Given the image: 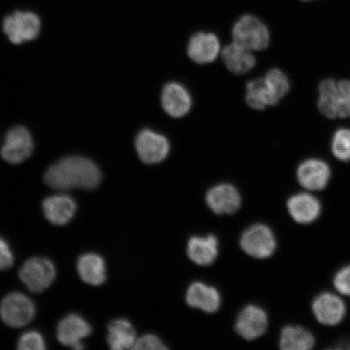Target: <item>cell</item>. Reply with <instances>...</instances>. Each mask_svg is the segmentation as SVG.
<instances>
[{"instance_id":"obj_26","label":"cell","mask_w":350,"mask_h":350,"mask_svg":"<svg viewBox=\"0 0 350 350\" xmlns=\"http://www.w3.org/2000/svg\"><path fill=\"white\" fill-rule=\"evenodd\" d=\"M264 79L267 85L279 100L283 98L290 91V81L281 70L277 68L270 70Z\"/></svg>"},{"instance_id":"obj_23","label":"cell","mask_w":350,"mask_h":350,"mask_svg":"<svg viewBox=\"0 0 350 350\" xmlns=\"http://www.w3.org/2000/svg\"><path fill=\"white\" fill-rule=\"evenodd\" d=\"M137 339V332L128 319H118L109 323L107 343L111 349H133Z\"/></svg>"},{"instance_id":"obj_14","label":"cell","mask_w":350,"mask_h":350,"mask_svg":"<svg viewBox=\"0 0 350 350\" xmlns=\"http://www.w3.org/2000/svg\"><path fill=\"white\" fill-rule=\"evenodd\" d=\"M312 310L317 321L327 326L338 325L347 312L344 301L331 293H323L317 296L313 301Z\"/></svg>"},{"instance_id":"obj_8","label":"cell","mask_w":350,"mask_h":350,"mask_svg":"<svg viewBox=\"0 0 350 350\" xmlns=\"http://www.w3.org/2000/svg\"><path fill=\"white\" fill-rule=\"evenodd\" d=\"M135 148L144 163L154 165L168 157L170 148L165 135L150 129H144L135 139Z\"/></svg>"},{"instance_id":"obj_15","label":"cell","mask_w":350,"mask_h":350,"mask_svg":"<svg viewBox=\"0 0 350 350\" xmlns=\"http://www.w3.org/2000/svg\"><path fill=\"white\" fill-rule=\"evenodd\" d=\"M185 299L191 308L201 310L208 314L217 312L221 305L220 292L215 287L201 282L190 284Z\"/></svg>"},{"instance_id":"obj_18","label":"cell","mask_w":350,"mask_h":350,"mask_svg":"<svg viewBox=\"0 0 350 350\" xmlns=\"http://www.w3.org/2000/svg\"><path fill=\"white\" fill-rule=\"evenodd\" d=\"M187 256L200 266H208L219 255V241L215 235L192 236L187 242Z\"/></svg>"},{"instance_id":"obj_17","label":"cell","mask_w":350,"mask_h":350,"mask_svg":"<svg viewBox=\"0 0 350 350\" xmlns=\"http://www.w3.org/2000/svg\"><path fill=\"white\" fill-rule=\"evenodd\" d=\"M161 99L164 111L174 118L185 116L192 105L189 92L177 82H170L164 86Z\"/></svg>"},{"instance_id":"obj_22","label":"cell","mask_w":350,"mask_h":350,"mask_svg":"<svg viewBox=\"0 0 350 350\" xmlns=\"http://www.w3.org/2000/svg\"><path fill=\"white\" fill-rule=\"evenodd\" d=\"M78 273L85 283L98 286L106 282V266L98 254L87 253L79 258Z\"/></svg>"},{"instance_id":"obj_6","label":"cell","mask_w":350,"mask_h":350,"mask_svg":"<svg viewBox=\"0 0 350 350\" xmlns=\"http://www.w3.org/2000/svg\"><path fill=\"white\" fill-rule=\"evenodd\" d=\"M35 306L29 297L21 293H12L0 304V317L8 326L21 327L31 322L34 318Z\"/></svg>"},{"instance_id":"obj_1","label":"cell","mask_w":350,"mask_h":350,"mask_svg":"<svg viewBox=\"0 0 350 350\" xmlns=\"http://www.w3.org/2000/svg\"><path fill=\"white\" fill-rule=\"evenodd\" d=\"M102 179V174L96 164L83 157H68L52 165L45 174L48 186L59 191L81 188L93 190Z\"/></svg>"},{"instance_id":"obj_30","label":"cell","mask_w":350,"mask_h":350,"mask_svg":"<svg viewBox=\"0 0 350 350\" xmlns=\"http://www.w3.org/2000/svg\"><path fill=\"white\" fill-rule=\"evenodd\" d=\"M334 284L341 295L350 296V265L344 267L336 273Z\"/></svg>"},{"instance_id":"obj_28","label":"cell","mask_w":350,"mask_h":350,"mask_svg":"<svg viewBox=\"0 0 350 350\" xmlns=\"http://www.w3.org/2000/svg\"><path fill=\"white\" fill-rule=\"evenodd\" d=\"M18 349L21 350H43L46 349L45 340L42 336L36 331L25 332L19 340Z\"/></svg>"},{"instance_id":"obj_31","label":"cell","mask_w":350,"mask_h":350,"mask_svg":"<svg viewBox=\"0 0 350 350\" xmlns=\"http://www.w3.org/2000/svg\"><path fill=\"white\" fill-rule=\"evenodd\" d=\"M14 262L10 245L0 238V271L10 269Z\"/></svg>"},{"instance_id":"obj_19","label":"cell","mask_w":350,"mask_h":350,"mask_svg":"<svg viewBox=\"0 0 350 350\" xmlns=\"http://www.w3.org/2000/svg\"><path fill=\"white\" fill-rule=\"evenodd\" d=\"M42 208L47 220L56 226H64L72 221L77 211V204L71 196L56 195L43 201Z\"/></svg>"},{"instance_id":"obj_27","label":"cell","mask_w":350,"mask_h":350,"mask_svg":"<svg viewBox=\"0 0 350 350\" xmlns=\"http://www.w3.org/2000/svg\"><path fill=\"white\" fill-rule=\"evenodd\" d=\"M332 151L336 159L350 161V129H341L336 131L332 141Z\"/></svg>"},{"instance_id":"obj_11","label":"cell","mask_w":350,"mask_h":350,"mask_svg":"<svg viewBox=\"0 0 350 350\" xmlns=\"http://www.w3.org/2000/svg\"><path fill=\"white\" fill-rule=\"evenodd\" d=\"M205 201L209 209L217 215L234 214L242 204L237 188L226 183L210 188L205 196Z\"/></svg>"},{"instance_id":"obj_12","label":"cell","mask_w":350,"mask_h":350,"mask_svg":"<svg viewBox=\"0 0 350 350\" xmlns=\"http://www.w3.org/2000/svg\"><path fill=\"white\" fill-rule=\"evenodd\" d=\"M92 327L85 319L77 314H68L60 321L57 338L65 347L75 349H84L82 340L91 334Z\"/></svg>"},{"instance_id":"obj_29","label":"cell","mask_w":350,"mask_h":350,"mask_svg":"<svg viewBox=\"0 0 350 350\" xmlns=\"http://www.w3.org/2000/svg\"><path fill=\"white\" fill-rule=\"evenodd\" d=\"M133 349L137 350H164L167 349L163 340L153 334H146L137 338Z\"/></svg>"},{"instance_id":"obj_16","label":"cell","mask_w":350,"mask_h":350,"mask_svg":"<svg viewBox=\"0 0 350 350\" xmlns=\"http://www.w3.org/2000/svg\"><path fill=\"white\" fill-rule=\"evenodd\" d=\"M220 52V42L216 35L211 33H197L188 43V56L197 64L212 63Z\"/></svg>"},{"instance_id":"obj_2","label":"cell","mask_w":350,"mask_h":350,"mask_svg":"<svg viewBox=\"0 0 350 350\" xmlns=\"http://www.w3.org/2000/svg\"><path fill=\"white\" fill-rule=\"evenodd\" d=\"M318 108L329 119L350 117V81H323L319 87Z\"/></svg>"},{"instance_id":"obj_25","label":"cell","mask_w":350,"mask_h":350,"mask_svg":"<svg viewBox=\"0 0 350 350\" xmlns=\"http://www.w3.org/2000/svg\"><path fill=\"white\" fill-rule=\"evenodd\" d=\"M246 100L248 106L257 111L275 106L280 102L267 85L264 78H257L248 83Z\"/></svg>"},{"instance_id":"obj_21","label":"cell","mask_w":350,"mask_h":350,"mask_svg":"<svg viewBox=\"0 0 350 350\" xmlns=\"http://www.w3.org/2000/svg\"><path fill=\"white\" fill-rule=\"evenodd\" d=\"M252 51L234 42L222 51V59L230 72L245 74L250 72L256 64Z\"/></svg>"},{"instance_id":"obj_13","label":"cell","mask_w":350,"mask_h":350,"mask_svg":"<svg viewBox=\"0 0 350 350\" xmlns=\"http://www.w3.org/2000/svg\"><path fill=\"white\" fill-rule=\"evenodd\" d=\"M300 185L310 191H321L329 183L331 170L325 161L308 159L301 163L297 170Z\"/></svg>"},{"instance_id":"obj_5","label":"cell","mask_w":350,"mask_h":350,"mask_svg":"<svg viewBox=\"0 0 350 350\" xmlns=\"http://www.w3.org/2000/svg\"><path fill=\"white\" fill-rule=\"evenodd\" d=\"M55 267L49 259L33 257L25 262L20 270V278L29 291L40 293L53 283Z\"/></svg>"},{"instance_id":"obj_9","label":"cell","mask_w":350,"mask_h":350,"mask_svg":"<svg viewBox=\"0 0 350 350\" xmlns=\"http://www.w3.org/2000/svg\"><path fill=\"white\" fill-rule=\"evenodd\" d=\"M268 325L265 310L259 306L247 305L239 313L234 329L244 340H253L264 335Z\"/></svg>"},{"instance_id":"obj_10","label":"cell","mask_w":350,"mask_h":350,"mask_svg":"<svg viewBox=\"0 0 350 350\" xmlns=\"http://www.w3.org/2000/svg\"><path fill=\"white\" fill-rule=\"evenodd\" d=\"M33 142L29 131L22 126L8 131L1 150L4 161L11 164H20L32 154Z\"/></svg>"},{"instance_id":"obj_3","label":"cell","mask_w":350,"mask_h":350,"mask_svg":"<svg viewBox=\"0 0 350 350\" xmlns=\"http://www.w3.org/2000/svg\"><path fill=\"white\" fill-rule=\"evenodd\" d=\"M242 250L258 260L272 256L277 248V239L272 229L262 223L249 226L243 232L239 240Z\"/></svg>"},{"instance_id":"obj_4","label":"cell","mask_w":350,"mask_h":350,"mask_svg":"<svg viewBox=\"0 0 350 350\" xmlns=\"http://www.w3.org/2000/svg\"><path fill=\"white\" fill-rule=\"evenodd\" d=\"M232 33L234 42L252 51L266 49L270 42L268 28L257 17L252 15L241 17L236 22Z\"/></svg>"},{"instance_id":"obj_7","label":"cell","mask_w":350,"mask_h":350,"mask_svg":"<svg viewBox=\"0 0 350 350\" xmlns=\"http://www.w3.org/2000/svg\"><path fill=\"white\" fill-rule=\"evenodd\" d=\"M40 29V19L33 12H16L3 21V31L14 44L33 40Z\"/></svg>"},{"instance_id":"obj_20","label":"cell","mask_w":350,"mask_h":350,"mask_svg":"<svg viewBox=\"0 0 350 350\" xmlns=\"http://www.w3.org/2000/svg\"><path fill=\"white\" fill-rule=\"evenodd\" d=\"M287 208L293 220L299 224H310L321 214V205L312 195L299 193L288 200Z\"/></svg>"},{"instance_id":"obj_24","label":"cell","mask_w":350,"mask_h":350,"mask_svg":"<svg viewBox=\"0 0 350 350\" xmlns=\"http://www.w3.org/2000/svg\"><path fill=\"white\" fill-rule=\"evenodd\" d=\"M279 344L283 350H309L314 347L316 340L304 327L288 325L282 331Z\"/></svg>"}]
</instances>
